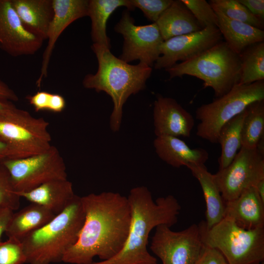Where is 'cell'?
Returning <instances> with one entry per match:
<instances>
[{
	"mask_svg": "<svg viewBox=\"0 0 264 264\" xmlns=\"http://www.w3.org/2000/svg\"><path fill=\"white\" fill-rule=\"evenodd\" d=\"M85 214L76 243L64 254L62 262L90 264L97 256L109 260L123 248L130 227L131 211L127 197L103 192L81 197Z\"/></svg>",
	"mask_w": 264,
	"mask_h": 264,
	"instance_id": "1",
	"label": "cell"
},
{
	"mask_svg": "<svg viewBox=\"0 0 264 264\" xmlns=\"http://www.w3.org/2000/svg\"><path fill=\"white\" fill-rule=\"evenodd\" d=\"M131 211L128 236L119 252L112 258L90 264H157L147 249L150 232L160 225L170 227L178 220L181 206L173 195L154 200L147 187L132 188L127 197Z\"/></svg>",
	"mask_w": 264,
	"mask_h": 264,
	"instance_id": "2",
	"label": "cell"
},
{
	"mask_svg": "<svg viewBox=\"0 0 264 264\" xmlns=\"http://www.w3.org/2000/svg\"><path fill=\"white\" fill-rule=\"evenodd\" d=\"M91 49L97 59L98 69L95 74L86 75L82 84L86 88L105 92L111 97L113 108L110 126L111 131L117 132L121 127L124 104L131 95L145 88L152 68L140 63L129 64L103 45L93 44Z\"/></svg>",
	"mask_w": 264,
	"mask_h": 264,
	"instance_id": "3",
	"label": "cell"
},
{
	"mask_svg": "<svg viewBox=\"0 0 264 264\" xmlns=\"http://www.w3.org/2000/svg\"><path fill=\"white\" fill-rule=\"evenodd\" d=\"M85 219L81 197L75 195L61 212L21 241L26 263L62 262L65 253L77 242Z\"/></svg>",
	"mask_w": 264,
	"mask_h": 264,
	"instance_id": "4",
	"label": "cell"
},
{
	"mask_svg": "<svg viewBox=\"0 0 264 264\" xmlns=\"http://www.w3.org/2000/svg\"><path fill=\"white\" fill-rule=\"evenodd\" d=\"M240 70L239 55L223 41L197 56L165 69L170 79L187 75L201 80L204 88H211L216 98L239 83Z\"/></svg>",
	"mask_w": 264,
	"mask_h": 264,
	"instance_id": "5",
	"label": "cell"
},
{
	"mask_svg": "<svg viewBox=\"0 0 264 264\" xmlns=\"http://www.w3.org/2000/svg\"><path fill=\"white\" fill-rule=\"evenodd\" d=\"M203 244L219 250L228 264H253L264 260V227L247 230L224 217L207 228L198 223Z\"/></svg>",
	"mask_w": 264,
	"mask_h": 264,
	"instance_id": "6",
	"label": "cell"
},
{
	"mask_svg": "<svg viewBox=\"0 0 264 264\" xmlns=\"http://www.w3.org/2000/svg\"><path fill=\"white\" fill-rule=\"evenodd\" d=\"M49 123L16 106L0 111V139L7 145L9 159L22 158L45 152L51 146Z\"/></svg>",
	"mask_w": 264,
	"mask_h": 264,
	"instance_id": "7",
	"label": "cell"
},
{
	"mask_svg": "<svg viewBox=\"0 0 264 264\" xmlns=\"http://www.w3.org/2000/svg\"><path fill=\"white\" fill-rule=\"evenodd\" d=\"M264 100V80L235 85L223 96L197 109L196 117L199 121L197 135L211 143H218L220 131L226 123L251 103Z\"/></svg>",
	"mask_w": 264,
	"mask_h": 264,
	"instance_id": "8",
	"label": "cell"
},
{
	"mask_svg": "<svg viewBox=\"0 0 264 264\" xmlns=\"http://www.w3.org/2000/svg\"><path fill=\"white\" fill-rule=\"evenodd\" d=\"M1 163L7 169L16 193L29 191L51 180L67 179L64 160L53 145L42 153L6 159Z\"/></svg>",
	"mask_w": 264,
	"mask_h": 264,
	"instance_id": "9",
	"label": "cell"
},
{
	"mask_svg": "<svg viewBox=\"0 0 264 264\" xmlns=\"http://www.w3.org/2000/svg\"><path fill=\"white\" fill-rule=\"evenodd\" d=\"M213 176L224 201L234 199L264 179V151L241 147L231 163Z\"/></svg>",
	"mask_w": 264,
	"mask_h": 264,
	"instance_id": "10",
	"label": "cell"
},
{
	"mask_svg": "<svg viewBox=\"0 0 264 264\" xmlns=\"http://www.w3.org/2000/svg\"><path fill=\"white\" fill-rule=\"evenodd\" d=\"M204 245L198 224L179 231L160 225L155 227L150 248L162 264H195Z\"/></svg>",
	"mask_w": 264,
	"mask_h": 264,
	"instance_id": "11",
	"label": "cell"
},
{
	"mask_svg": "<svg viewBox=\"0 0 264 264\" xmlns=\"http://www.w3.org/2000/svg\"><path fill=\"white\" fill-rule=\"evenodd\" d=\"M114 29L124 39L120 59L127 63L138 60L150 67L154 66L160 55V47L164 42L155 22L135 25L134 20L126 9Z\"/></svg>",
	"mask_w": 264,
	"mask_h": 264,
	"instance_id": "12",
	"label": "cell"
},
{
	"mask_svg": "<svg viewBox=\"0 0 264 264\" xmlns=\"http://www.w3.org/2000/svg\"><path fill=\"white\" fill-rule=\"evenodd\" d=\"M222 38L219 28L215 26L170 38L162 44L160 55L154 67L166 69L178 61L189 60L222 41Z\"/></svg>",
	"mask_w": 264,
	"mask_h": 264,
	"instance_id": "13",
	"label": "cell"
},
{
	"mask_svg": "<svg viewBox=\"0 0 264 264\" xmlns=\"http://www.w3.org/2000/svg\"><path fill=\"white\" fill-rule=\"evenodd\" d=\"M44 41L25 28L11 0H0V49L14 57L32 55Z\"/></svg>",
	"mask_w": 264,
	"mask_h": 264,
	"instance_id": "14",
	"label": "cell"
},
{
	"mask_svg": "<svg viewBox=\"0 0 264 264\" xmlns=\"http://www.w3.org/2000/svg\"><path fill=\"white\" fill-rule=\"evenodd\" d=\"M54 15L47 34L40 75L36 85L40 87L47 76L50 60L56 43L63 32L76 20L88 16V0H52Z\"/></svg>",
	"mask_w": 264,
	"mask_h": 264,
	"instance_id": "15",
	"label": "cell"
},
{
	"mask_svg": "<svg viewBox=\"0 0 264 264\" xmlns=\"http://www.w3.org/2000/svg\"><path fill=\"white\" fill-rule=\"evenodd\" d=\"M153 119L156 137H188L195 125L192 115L176 100L160 94L154 102Z\"/></svg>",
	"mask_w": 264,
	"mask_h": 264,
	"instance_id": "16",
	"label": "cell"
},
{
	"mask_svg": "<svg viewBox=\"0 0 264 264\" xmlns=\"http://www.w3.org/2000/svg\"><path fill=\"white\" fill-rule=\"evenodd\" d=\"M224 217L245 229L264 227V202L255 187L247 188L238 197L225 202Z\"/></svg>",
	"mask_w": 264,
	"mask_h": 264,
	"instance_id": "17",
	"label": "cell"
},
{
	"mask_svg": "<svg viewBox=\"0 0 264 264\" xmlns=\"http://www.w3.org/2000/svg\"><path fill=\"white\" fill-rule=\"evenodd\" d=\"M155 152L167 164L175 168L189 164H204L209 158L208 152L202 148H190L177 137L157 136L154 141Z\"/></svg>",
	"mask_w": 264,
	"mask_h": 264,
	"instance_id": "18",
	"label": "cell"
},
{
	"mask_svg": "<svg viewBox=\"0 0 264 264\" xmlns=\"http://www.w3.org/2000/svg\"><path fill=\"white\" fill-rule=\"evenodd\" d=\"M25 28L35 36L47 40L54 15L52 0H11Z\"/></svg>",
	"mask_w": 264,
	"mask_h": 264,
	"instance_id": "19",
	"label": "cell"
},
{
	"mask_svg": "<svg viewBox=\"0 0 264 264\" xmlns=\"http://www.w3.org/2000/svg\"><path fill=\"white\" fill-rule=\"evenodd\" d=\"M31 203L41 205L55 215L61 212L75 195L67 179L51 180L26 192L17 193Z\"/></svg>",
	"mask_w": 264,
	"mask_h": 264,
	"instance_id": "20",
	"label": "cell"
},
{
	"mask_svg": "<svg viewBox=\"0 0 264 264\" xmlns=\"http://www.w3.org/2000/svg\"><path fill=\"white\" fill-rule=\"evenodd\" d=\"M155 23L164 41L202 29L181 0H173Z\"/></svg>",
	"mask_w": 264,
	"mask_h": 264,
	"instance_id": "21",
	"label": "cell"
},
{
	"mask_svg": "<svg viewBox=\"0 0 264 264\" xmlns=\"http://www.w3.org/2000/svg\"><path fill=\"white\" fill-rule=\"evenodd\" d=\"M198 180L206 204V226L209 228L220 222L224 216L225 201L215 181L213 174L205 164H191L186 166Z\"/></svg>",
	"mask_w": 264,
	"mask_h": 264,
	"instance_id": "22",
	"label": "cell"
},
{
	"mask_svg": "<svg viewBox=\"0 0 264 264\" xmlns=\"http://www.w3.org/2000/svg\"><path fill=\"white\" fill-rule=\"evenodd\" d=\"M216 12L218 28L225 42L237 54L251 44L264 42V30L248 24L231 19Z\"/></svg>",
	"mask_w": 264,
	"mask_h": 264,
	"instance_id": "23",
	"label": "cell"
},
{
	"mask_svg": "<svg viewBox=\"0 0 264 264\" xmlns=\"http://www.w3.org/2000/svg\"><path fill=\"white\" fill-rule=\"evenodd\" d=\"M55 216L47 208L31 203L13 214L5 233L8 238L21 241L29 234L45 225Z\"/></svg>",
	"mask_w": 264,
	"mask_h": 264,
	"instance_id": "24",
	"label": "cell"
},
{
	"mask_svg": "<svg viewBox=\"0 0 264 264\" xmlns=\"http://www.w3.org/2000/svg\"><path fill=\"white\" fill-rule=\"evenodd\" d=\"M125 6L133 10L130 0H88V16L91 20V37L93 44L110 48V40L107 35V21L118 7Z\"/></svg>",
	"mask_w": 264,
	"mask_h": 264,
	"instance_id": "25",
	"label": "cell"
},
{
	"mask_svg": "<svg viewBox=\"0 0 264 264\" xmlns=\"http://www.w3.org/2000/svg\"><path fill=\"white\" fill-rule=\"evenodd\" d=\"M245 115V110L226 123L220 131L217 141L221 147L219 170L231 163L242 147L241 131Z\"/></svg>",
	"mask_w": 264,
	"mask_h": 264,
	"instance_id": "26",
	"label": "cell"
},
{
	"mask_svg": "<svg viewBox=\"0 0 264 264\" xmlns=\"http://www.w3.org/2000/svg\"><path fill=\"white\" fill-rule=\"evenodd\" d=\"M264 138V100L254 102L245 109L241 131L242 147L257 148Z\"/></svg>",
	"mask_w": 264,
	"mask_h": 264,
	"instance_id": "27",
	"label": "cell"
},
{
	"mask_svg": "<svg viewBox=\"0 0 264 264\" xmlns=\"http://www.w3.org/2000/svg\"><path fill=\"white\" fill-rule=\"evenodd\" d=\"M239 55L241 70L238 84L264 80V42L250 45Z\"/></svg>",
	"mask_w": 264,
	"mask_h": 264,
	"instance_id": "28",
	"label": "cell"
},
{
	"mask_svg": "<svg viewBox=\"0 0 264 264\" xmlns=\"http://www.w3.org/2000/svg\"><path fill=\"white\" fill-rule=\"evenodd\" d=\"M208 2L215 12H220L231 19L264 30V22L255 17L238 0H210Z\"/></svg>",
	"mask_w": 264,
	"mask_h": 264,
	"instance_id": "29",
	"label": "cell"
},
{
	"mask_svg": "<svg viewBox=\"0 0 264 264\" xmlns=\"http://www.w3.org/2000/svg\"><path fill=\"white\" fill-rule=\"evenodd\" d=\"M26 99L36 112L46 110L60 113L64 110L66 106L63 96L45 91H38L33 95L27 96Z\"/></svg>",
	"mask_w": 264,
	"mask_h": 264,
	"instance_id": "30",
	"label": "cell"
},
{
	"mask_svg": "<svg viewBox=\"0 0 264 264\" xmlns=\"http://www.w3.org/2000/svg\"><path fill=\"white\" fill-rule=\"evenodd\" d=\"M190 11L202 29L218 27V17L209 2L205 0H181Z\"/></svg>",
	"mask_w": 264,
	"mask_h": 264,
	"instance_id": "31",
	"label": "cell"
},
{
	"mask_svg": "<svg viewBox=\"0 0 264 264\" xmlns=\"http://www.w3.org/2000/svg\"><path fill=\"white\" fill-rule=\"evenodd\" d=\"M20 198L14 188L7 169L0 162V208L17 210L20 206Z\"/></svg>",
	"mask_w": 264,
	"mask_h": 264,
	"instance_id": "32",
	"label": "cell"
},
{
	"mask_svg": "<svg viewBox=\"0 0 264 264\" xmlns=\"http://www.w3.org/2000/svg\"><path fill=\"white\" fill-rule=\"evenodd\" d=\"M26 258L22 242L13 238H8L0 242V264H24Z\"/></svg>",
	"mask_w": 264,
	"mask_h": 264,
	"instance_id": "33",
	"label": "cell"
},
{
	"mask_svg": "<svg viewBox=\"0 0 264 264\" xmlns=\"http://www.w3.org/2000/svg\"><path fill=\"white\" fill-rule=\"evenodd\" d=\"M132 6L140 9L149 20L155 22L173 0H130Z\"/></svg>",
	"mask_w": 264,
	"mask_h": 264,
	"instance_id": "34",
	"label": "cell"
},
{
	"mask_svg": "<svg viewBox=\"0 0 264 264\" xmlns=\"http://www.w3.org/2000/svg\"><path fill=\"white\" fill-rule=\"evenodd\" d=\"M195 264H228L222 254L217 249L204 245Z\"/></svg>",
	"mask_w": 264,
	"mask_h": 264,
	"instance_id": "35",
	"label": "cell"
},
{
	"mask_svg": "<svg viewBox=\"0 0 264 264\" xmlns=\"http://www.w3.org/2000/svg\"><path fill=\"white\" fill-rule=\"evenodd\" d=\"M19 100L16 92L0 79V111L14 107Z\"/></svg>",
	"mask_w": 264,
	"mask_h": 264,
	"instance_id": "36",
	"label": "cell"
},
{
	"mask_svg": "<svg viewBox=\"0 0 264 264\" xmlns=\"http://www.w3.org/2000/svg\"><path fill=\"white\" fill-rule=\"evenodd\" d=\"M257 19L264 22V0H238Z\"/></svg>",
	"mask_w": 264,
	"mask_h": 264,
	"instance_id": "37",
	"label": "cell"
},
{
	"mask_svg": "<svg viewBox=\"0 0 264 264\" xmlns=\"http://www.w3.org/2000/svg\"><path fill=\"white\" fill-rule=\"evenodd\" d=\"M14 211L8 208H0V242L3 233H5Z\"/></svg>",
	"mask_w": 264,
	"mask_h": 264,
	"instance_id": "38",
	"label": "cell"
},
{
	"mask_svg": "<svg viewBox=\"0 0 264 264\" xmlns=\"http://www.w3.org/2000/svg\"><path fill=\"white\" fill-rule=\"evenodd\" d=\"M10 154L7 145L0 139V162L9 159Z\"/></svg>",
	"mask_w": 264,
	"mask_h": 264,
	"instance_id": "39",
	"label": "cell"
},
{
	"mask_svg": "<svg viewBox=\"0 0 264 264\" xmlns=\"http://www.w3.org/2000/svg\"><path fill=\"white\" fill-rule=\"evenodd\" d=\"M262 200L264 202V179L260 180L255 186Z\"/></svg>",
	"mask_w": 264,
	"mask_h": 264,
	"instance_id": "40",
	"label": "cell"
},
{
	"mask_svg": "<svg viewBox=\"0 0 264 264\" xmlns=\"http://www.w3.org/2000/svg\"><path fill=\"white\" fill-rule=\"evenodd\" d=\"M261 263H256V264H261Z\"/></svg>",
	"mask_w": 264,
	"mask_h": 264,
	"instance_id": "41",
	"label": "cell"
}]
</instances>
